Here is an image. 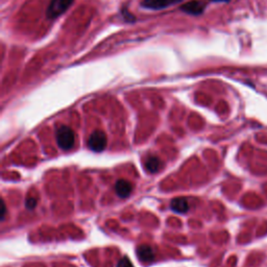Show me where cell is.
Segmentation results:
<instances>
[{
    "mask_svg": "<svg viewBox=\"0 0 267 267\" xmlns=\"http://www.w3.org/2000/svg\"><path fill=\"white\" fill-rule=\"evenodd\" d=\"M55 138H56L57 145L64 151L71 150L74 145V141H75L74 133L70 128L66 126H62L56 130Z\"/></svg>",
    "mask_w": 267,
    "mask_h": 267,
    "instance_id": "obj_1",
    "label": "cell"
},
{
    "mask_svg": "<svg viewBox=\"0 0 267 267\" xmlns=\"http://www.w3.org/2000/svg\"><path fill=\"white\" fill-rule=\"evenodd\" d=\"M74 0H51L47 11L46 16L48 19H55L63 15L72 6Z\"/></svg>",
    "mask_w": 267,
    "mask_h": 267,
    "instance_id": "obj_2",
    "label": "cell"
},
{
    "mask_svg": "<svg viewBox=\"0 0 267 267\" xmlns=\"http://www.w3.org/2000/svg\"><path fill=\"white\" fill-rule=\"evenodd\" d=\"M107 136L102 131H95L88 140V146L91 151L100 153L107 147Z\"/></svg>",
    "mask_w": 267,
    "mask_h": 267,
    "instance_id": "obj_3",
    "label": "cell"
},
{
    "mask_svg": "<svg viewBox=\"0 0 267 267\" xmlns=\"http://www.w3.org/2000/svg\"><path fill=\"white\" fill-rule=\"evenodd\" d=\"M182 2L183 0H143L142 7L147 10H163Z\"/></svg>",
    "mask_w": 267,
    "mask_h": 267,
    "instance_id": "obj_4",
    "label": "cell"
},
{
    "mask_svg": "<svg viewBox=\"0 0 267 267\" xmlns=\"http://www.w3.org/2000/svg\"><path fill=\"white\" fill-rule=\"evenodd\" d=\"M204 8H206L204 3L199 2V0H193V2L183 5L180 9H181V11L185 12L186 14H189L192 16H198V15L202 14V12L204 11Z\"/></svg>",
    "mask_w": 267,
    "mask_h": 267,
    "instance_id": "obj_5",
    "label": "cell"
},
{
    "mask_svg": "<svg viewBox=\"0 0 267 267\" xmlns=\"http://www.w3.org/2000/svg\"><path fill=\"white\" fill-rule=\"evenodd\" d=\"M137 257L140 261L142 262H146V263H151L155 260L156 255L155 252L153 250L152 247L150 245H140L137 251Z\"/></svg>",
    "mask_w": 267,
    "mask_h": 267,
    "instance_id": "obj_6",
    "label": "cell"
},
{
    "mask_svg": "<svg viewBox=\"0 0 267 267\" xmlns=\"http://www.w3.org/2000/svg\"><path fill=\"white\" fill-rule=\"evenodd\" d=\"M115 190H116L117 195L120 198H126L131 195V193L133 191V186L129 181L121 179L119 181H117V183L115 185Z\"/></svg>",
    "mask_w": 267,
    "mask_h": 267,
    "instance_id": "obj_7",
    "label": "cell"
},
{
    "mask_svg": "<svg viewBox=\"0 0 267 267\" xmlns=\"http://www.w3.org/2000/svg\"><path fill=\"white\" fill-rule=\"evenodd\" d=\"M170 208L174 212L179 213V214H184L189 211L188 201L184 197H177V198L172 199L171 203H170Z\"/></svg>",
    "mask_w": 267,
    "mask_h": 267,
    "instance_id": "obj_8",
    "label": "cell"
},
{
    "mask_svg": "<svg viewBox=\"0 0 267 267\" xmlns=\"http://www.w3.org/2000/svg\"><path fill=\"white\" fill-rule=\"evenodd\" d=\"M163 167V163L162 161L154 156L148 157L145 161V168L148 172H152V173H156L158 172L161 168Z\"/></svg>",
    "mask_w": 267,
    "mask_h": 267,
    "instance_id": "obj_9",
    "label": "cell"
},
{
    "mask_svg": "<svg viewBox=\"0 0 267 267\" xmlns=\"http://www.w3.org/2000/svg\"><path fill=\"white\" fill-rule=\"evenodd\" d=\"M25 207L28 210H34L37 207V199L34 197H28L25 201Z\"/></svg>",
    "mask_w": 267,
    "mask_h": 267,
    "instance_id": "obj_10",
    "label": "cell"
},
{
    "mask_svg": "<svg viewBox=\"0 0 267 267\" xmlns=\"http://www.w3.org/2000/svg\"><path fill=\"white\" fill-rule=\"evenodd\" d=\"M117 267H134V266L128 257H124L119 262H118Z\"/></svg>",
    "mask_w": 267,
    "mask_h": 267,
    "instance_id": "obj_11",
    "label": "cell"
},
{
    "mask_svg": "<svg viewBox=\"0 0 267 267\" xmlns=\"http://www.w3.org/2000/svg\"><path fill=\"white\" fill-rule=\"evenodd\" d=\"M6 214H7V207H6V203H5V201H3V211H2V220H5Z\"/></svg>",
    "mask_w": 267,
    "mask_h": 267,
    "instance_id": "obj_12",
    "label": "cell"
},
{
    "mask_svg": "<svg viewBox=\"0 0 267 267\" xmlns=\"http://www.w3.org/2000/svg\"><path fill=\"white\" fill-rule=\"evenodd\" d=\"M212 2H215V3H228V2H230V0H212Z\"/></svg>",
    "mask_w": 267,
    "mask_h": 267,
    "instance_id": "obj_13",
    "label": "cell"
}]
</instances>
